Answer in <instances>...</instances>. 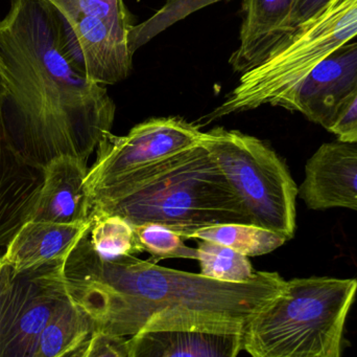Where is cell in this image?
Here are the masks:
<instances>
[{
	"label": "cell",
	"instance_id": "277c9868",
	"mask_svg": "<svg viewBox=\"0 0 357 357\" xmlns=\"http://www.w3.org/2000/svg\"><path fill=\"white\" fill-rule=\"evenodd\" d=\"M356 279L287 281L281 295L245 328L243 351L254 357H341Z\"/></svg>",
	"mask_w": 357,
	"mask_h": 357
},
{
	"label": "cell",
	"instance_id": "d4e9b609",
	"mask_svg": "<svg viewBox=\"0 0 357 357\" xmlns=\"http://www.w3.org/2000/svg\"><path fill=\"white\" fill-rule=\"evenodd\" d=\"M106 1L110 2L113 6H123V0H106Z\"/></svg>",
	"mask_w": 357,
	"mask_h": 357
},
{
	"label": "cell",
	"instance_id": "8992f818",
	"mask_svg": "<svg viewBox=\"0 0 357 357\" xmlns=\"http://www.w3.org/2000/svg\"><path fill=\"white\" fill-rule=\"evenodd\" d=\"M201 143L241 199L252 224L291 240L299 188L276 151L255 136L222 127L204 132Z\"/></svg>",
	"mask_w": 357,
	"mask_h": 357
},
{
	"label": "cell",
	"instance_id": "3957f363",
	"mask_svg": "<svg viewBox=\"0 0 357 357\" xmlns=\"http://www.w3.org/2000/svg\"><path fill=\"white\" fill-rule=\"evenodd\" d=\"M89 205L90 216L119 215L134 226L160 224L184 239L208 226L252 224L202 143L98 193Z\"/></svg>",
	"mask_w": 357,
	"mask_h": 357
},
{
	"label": "cell",
	"instance_id": "7a4b0ae2",
	"mask_svg": "<svg viewBox=\"0 0 357 357\" xmlns=\"http://www.w3.org/2000/svg\"><path fill=\"white\" fill-rule=\"evenodd\" d=\"M63 272L69 297L89 314L96 329L121 337L136 335L151 319L165 314L248 324L283 293L287 282L270 272H257L248 282H222L133 255L105 257L92 247L88 228L67 256Z\"/></svg>",
	"mask_w": 357,
	"mask_h": 357
},
{
	"label": "cell",
	"instance_id": "6da1fadb",
	"mask_svg": "<svg viewBox=\"0 0 357 357\" xmlns=\"http://www.w3.org/2000/svg\"><path fill=\"white\" fill-rule=\"evenodd\" d=\"M6 81L4 117L24 161L45 169L56 157L87 161L114 123L115 103L88 79L50 0H12L0 21Z\"/></svg>",
	"mask_w": 357,
	"mask_h": 357
},
{
	"label": "cell",
	"instance_id": "5b68a950",
	"mask_svg": "<svg viewBox=\"0 0 357 357\" xmlns=\"http://www.w3.org/2000/svg\"><path fill=\"white\" fill-rule=\"evenodd\" d=\"M357 37V0H328L298 23L257 66L241 73L206 123L281 101L321 61Z\"/></svg>",
	"mask_w": 357,
	"mask_h": 357
},
{
	"label": "cell",
	"instance_id": "ba28073f",
	"mask_svg": "<svg viewBox=\"0 0 357 357\" xmlns=\"http://www.w3.org/2000/svg\"><path fill=\"white\" fill-rule=\"evenodd\" d=\"M64 262L20 272L0 263V357H35L44 327L69 297Z\"/></svg>",
	"mask_w": 357,
	"mask_h": 357
},
{
	"label": "cell",
	"instance_id": "8fae6325",
	"mask_svg": "<svg viewBox=\"0 0 357 357\" xmlns=\"http://www.w3.org/2000/svg\"><path fill=\"white\" fill-rule=\"evenodd\" d=\"M356 88L357 41H351L317 64L278 107L297 111L327 130Z\"/></svg>",
	"mask_w": 357,
	"mask_h": 357
},
{
	"label": "cell",
	"instance_id": "4fadbf2b",
	"mask_svg": "<svg viewBox=\"0 0 357 357\" xmlns=\"http://www.w3.org/2000/svg\"><path fill=\"white\" fill-rule=\"evenodd\" d=\"M298 195L314 211H357V145L339 140L323 144L306 163Z\"/></svg>",
	"mask_w": 357,
	"mask_h": 357
},
{
	"label": "cell",
	"instance_id": "e0dca14e",
	"mask_svg": "<svg viewBox=\"0 0 357 357\" xmlns=\"http://www.w3.org/2000/svg\"><path fill=\"white\" fill-rule=\"evenodd\" d=\"M94 330L89 314L68 297L44 327L35 357H79Z\"/></svg>",
	"mask_w": 357,
	"mask_h": 357
},
{
	"label": "cell",
	"instance_id": "9a60e30c",
	"mask_svg": "<svg viewBox=\"0 0 357 357\" xmlns=\"http://www.w3.org/2000/svg\"><path fill=\"white\" fill-rule=\"evenodd\" d=\"M87 161L71 156L52 159L44 169V184L31 219L54 224H82L89 220L86 189Z\"/></svg>",
	"mask_w": 357,
	"mask_h": 357
},
{
	"label": "cell",
	"instance_id": "5bb4252c",
	"mask_svg": "<svg viewBox=\"0 0 357 357\" xmlns=\"http://www.w3.org/2000/svg\"><path fill=\"white\" fill-rule=\"evenodd\" d=\"M300 0H243L238 48L230 57L231 66L243 73L257 66L273 48L298 24Z\"/></svg>",
	"mask_w": 357,
	"mask_h": 357
},
{
	"label": "cell",
	"instance_id": "ffe728a7",
	"mask_svg": "<svg viewBox=\"0 0 357 357\" xmlns=\"http://www.w3.org/2000/svg\"><path fill=\"white\" fill-rule=\"evenodd\" d=\"M197 251L199 274L207 278L222 282L243 283L251 281L257 275L247 256L226 245L201 240Z\"/></svg>",
	"mask_w": 357,
	"mask_h": 357
},
{
	"label": "cell",
	"instance_id": "d6986e66",
	"mask_svg": "<svg viewBox=\"0 0 357 357\" xmlns=\"http://www.w3.org/2000/svg\"><path fill=\"white\" fill-rule=\"evenodd\" d=\"M88 237L92 247L105 257L142 253L135 228L119 215L100 214L90 216Z\"/></svg>",
	"mask_w": 357,
	"mask_h": 357
},
{
	"label": "cell",
	"instance_id": "9c48e42d",
	"mask_svg": "<svg viewBox=\"0 0 357 357\" xmlns=\"http://www.w3.org/2000/svg\"><path fill=\"white\" fill-rule=\"evenodd\" d=\"M245 326L199 314L156 316L128 340L129 357H236Z\"/></svg>",
	"mask_w": 357,
	"mask_h": 357
},
{
	"label": "cell",
	"instance_id": "7c38bea8",
	"mask_svg": "<svg viewBox=\"0 0 357 357\" xmlns=\"http://www.w3.org/2000/svg\"><path fill=\"white\" fill-rule=\"evenodd\" d=\"M6 81L0 59V247H6L35 212L44 169L27 163L15 149L4 117Z\"/></svg>",
	"mask_w": 357,
	"mask_h": 357
},
{
	"label": "cell",
	"instance_id": "7402d4cb",
	"mask_svg": "<svg viewBox=\"0 0 357 357\" xmlns=\"http://www.w3.org/2000/svg\"><path fill=\"white\" fill-rule=\"evenodd\" d=\"M128 337L96 329L79 357H129Z\"/></svg>",
	"mask_w": 357,
	"mask_h": 357
},
{
	"label": "cell",
	"instance_id": "44dd1931",
	"mask_svg": "<svg viewBox=\"0 0 357 357\" xmlns=\"http://www.w3.org/2000/svg\"><path fill=\"white\" fill-rule=\"evenodd\" d=\"M134 228L144 252H148L156 261L172 258L197 259V249L187 247L182 236L165 226L146 224Z\"/></svg>",
	"mask_w": 357,
	"mask_h": 357
},
{
	"label": "cell",
	"instance_id": "484cf974",
	"mask_svg": "<svg viewBox=\"0 0 357 357\" xmlns=\"http://www.w3.org/2000/svg\"><path fill=\"white\" fill-rule=\"evenodd\" d=\"M0 272H1V266H0Z\"/></svg>",
	"mask_w": 357,
	"mask_h": 357
},
{
	"label": "cell",
	"instance_id": "52a82bcc",
	"mask_svg": "<svg viewBox=\"0 0 357 357\" xmlns=\"http://www.w3.org/2000/svg\"><path fill=\"white\" fill-rule=\"evenodd\" d=\"M201 126L182 117H155L138 124L126 136L109 132L96 148L86 177L89 201L133 174L158 165L201 144Z\"/></svg>",
	"mask_w": 357,
	"mask_h": 357
},
{
	"label": "cell",
	"instance_id": "2e32d148",
	"mask_svg": "<svg viewBox=\"0 0 357 357\" xmlns=\"http://www.w3.org/2000/svg\"><path fill=\"white\" fill-rule=\"evenodd\" d=\"M90 222V218L88 221L73 224L29 220L6 245L0 263L20 272L65 261Z\"/></svg>",
	"mask_w": 357,
	"mask_h": 357
},
{
	"label": "cell",
	"instance_id": "603a6c76",
	"mask_svg": "<svg viewBox=\"0 0 357 357\" xmlns=\"http://www.w3.org/2000/svg\"><path fill=\"white\" fill-rule=\"evenodd\" d=\"M327 131L341 142L357 144V88L342 105Z\"/></svg>",
	"mask_w": 357,
	"mask_h": 357
},
{
	"label": "cell",
	"instance_id": "30bf717a",
	"mask_svg": "<svg viewBox=\"0 0 357 357\" xmlns=\"http://www.w3.org/2000/svg\"><path fill=\"white\" fill-rule=\"evenodd\" d=\"M62 16V15H61ZM67 41L88 79L100 85H114L129 77L132 57L129 20L98 17H63Z\"/></svg>",
	"mask_w": 357,
	"mask_h": 357
},
{
	"label": "cell",
	"instance_id": "ac0fdd59",
	"mask_svg": "<svg viewBox=\"0 0 357 357\" xmlns=\"http://www.w3.org/2000/svg\"><path fill=\"white\" fill-rule=\"evenodd\" d=\"M187 239L213 241L231 247L247 257H258L272 253L287 241L278 233L245 224L208 226L192 233Z\"/></svg>",
	"mask_w": 357,
	"mask_h": 357
},
{
	"label": "cell",
	"instance_id": "cb8c5ba5",
	"mask_svg": "<svg viewBox=\"0 0 357 357\" xmlns=\"http://www.w3.org/2000/svg\"><path fill=\"white\" fill-rule=\"evenodd\" d=\"M328 0H300L297 10L298 23L301 22L304 19L308 18L310 15L314 14Z\"/></svg>",
	"mask_w": 357,
	"mask_h": 357
}]
</instances>
